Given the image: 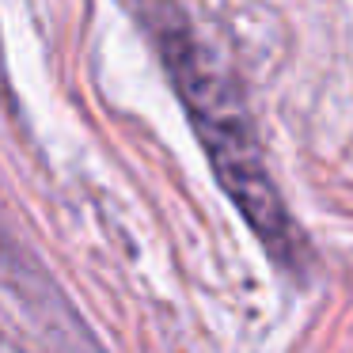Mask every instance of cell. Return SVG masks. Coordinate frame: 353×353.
<instances>
[{"label": "cell", "mask_w": 353, "mask_h": 353, "mask_svg": "<svg viewBox=\"0 0 353 353\" xmlns=\"http://www.w3.org/2000/svg\"><path fill=\"white\" fill-rule=\"evenodd\" d=\"M156 39H160V54L168 61L171 84L190 114L194 133H198L224 194L243 213V221L262 239V247L277 259V266L304 270V236L296 232L274 179H270L259 133H254V122L239 99L236 84L224 69H216V61L198 46V39H190L183 23H160Z\"/></svg>", "instance_id": "obj_1"}]
</instances>
